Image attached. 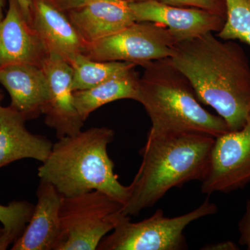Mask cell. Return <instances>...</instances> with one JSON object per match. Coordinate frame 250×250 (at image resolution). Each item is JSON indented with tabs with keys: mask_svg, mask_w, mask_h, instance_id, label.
I'll return each mask as SVG.
<instances>
[{
	"mask_svg": "<svg viewBox=\"0 0 250 250\" xmlns=\"http://www.w3.org/2000/svg\"><path fill=\"white\" fill-rule=\"evenodd\" d=\"M169 60L230 131L244 126L250 113V64L235 41L206 33L179 41Z\"/></svg>",
	"mask_w": 250,
	"mask_h": 250,
	"instance_id": "6da1fadb",
	"label": "cell"
},
{
	"mask_svg": "<svg viewBox=\"0 0 250 250\" xmlns=\"http://www.w3.org/2000/svg\"><path fill=\"white\" fill-rule=\"evenodd\" d=\"M215 138L193 132H161L149 129L140 155L141 166L129 184L123 214L137 216L169 190L191 181L202 182L208 173Z\"/></svg>",
	"mask_w": 250,
	"mask_h": 250,
	"instance_id": "7a4b0ae2",
	"label": "cell"
},
{
	"mask_svg": "<svg viewBox=\"0 0 250 250\" xmlns=\"http://www.w3.org/2000/svg\"><path fill=\"white\" fill-rule=\"evenodd\" d=\"M114 136L113 129L103 126L59 139L39 167V178L52 184L62 196L99 190L124 207L129 198V186L118 180L107 150Z\"/></svg>",
	"mask_w": 250,
	"mask_h": 250,
	"instance_id": "3957f363",
	"label": "cell"
},
{
	"mask_svg": "<svg viewBox=\"0 0 250 250\" xmlns=\"http://www.w3.org/2000/svg\"><path fill=\"white\" fill-rule=\"evenodd\" d=\"M136 101L150 118V129L161 132H193L217 138L230 131L223 118L202 106L190 82L169 58L144 65Z\"/></svg>",
	"mask_w": 250,
	"mask_h": 250,
	"instance_id": "277c9868",
	"label": "cell"
},
{
	"mask_svg": "<svg viewBox=\"0 0 250 250\" xmlns=\"http://www.w3.org/2000/svg\"><path fill=\"white\" fill-rule=\"evenodd\" d=\"M217 205L207 198L195 209L168 218L159 208L149 218L132 223L122 213L111 234L104 237L98 250H183L188 249L184 230L198 219L214 215Z\"/></svg>",
	"mask_w": 250,
	"mask_h": 250,
	"instance_id": "5b68a950",
	"label": "cell"
},
{
	"mask_svg": "<svg viewBox=\"0 0 250 250\" xmlns=\"http://www.w3.org/2000/svg\"><path fill=\"white\" fill-rule=\"evenodd\" d=\"M123 205L99 190L62 196L60 233L54 250H95L113 231Z\"/></svg>",
	"mask_w": 250,
	"mask_h": 250,
	"instance_id": "8992f818",
	"label": "cell"
},
{
	"mask_svg": "<svg viewBox=\"0 0 250 250\" xmlns=\"http://www.w3.org/2000/svg\"><path fill=\"white\" fill-rule=\"evenodd\" d=\"M178 38L165 26L135 22L121 31L85 45L83 55L97 62H124L143 67L170 58Z\"/></svg>",
	"mask_w": 250,
	"mask_h": 250,
	"instance_id": "52a82bcc",
	"label": "cell"
},
{
	"mask_svg": "<svg viewBox=\"0 0 250 250\" xmlns=\"http://www.w3.org/2000/svg\"><path fill=\"white\" fill-rule=\"evenodd\" d=\"M250 183V113L241 129L215 138L202 193H229Z\"/></svg>",
	"mask_w": 250,
	"mask_h": 250,
	"instance_id": "ba28073f",
	"label": "cell"
},
{
	"mask_svg": "<svg viewBox=\"0 0 250 250\" xmlns=\"http://www.w3.org/2000/svg\"><path fill=\"white\" fill-rule=\"evenodd\" d=\"M42 68L49 85L48 98L42 111L45 124L55 130L58 139L77 134L84 121L74 104L71 65L60 56L49 53Z\"/></svg>",
	"mask_w": 250,
	"mask_h": 250,
	"instance_id": "9c48e42d",
	"label": "cell"
},
{
	"mask_svg": "<svg viewBox=\"0 0 250 250\" xmlns=\"http://www.w3.org/2000/svg\"><path fill=\"white\" fill-rule=\"evenodd\" d=\"M135 22H151L165 26L179 41L191 39L223 29L226 18L205 10L179 7L159 0L129 1Z\"/></svg>",
	"mask_w": 250,
	"mask_h": 250,
	"instance_id": "30bf717a",
	"label": "cell"
},
{
	"mask_svg": "<svg viewBox=\"0 0 250 250\" xmlns=\"http://www.w3.org/2000/svg\"><path fill=\"white\" fill-rule=\"evenodd\" d=\"M9 9L0 22V69L14 64L42 67L48 55L39 36L24 18L17 0H8Z\"/></svg>",
	"mask_w": 250,
	"mask_h": 250,
	"instance_id": "8fae6325",
	"label": "cell"
},
{
	"mask_svg": "<svg viewBox=\"0 0 250 250\" xmlns=\"http://www.w3.org/2000/svg\"><path fill=\"white\" fill-rule=\"evenodd\" d=\"M29 24L48 53L57 54L69 62L84 52L86 43L67 14L49 0H32Z\"/></svg>",
	"mask_w": 250,
	"mask_h": 250,
	"instance_id": "7c38bea8",
	"label": "cell"
},
{
	"mask_svg": "<svg viewBox=\"0 0 250 250\" xmlns=\"http://www.w3.org/2000/svg\"><path fill=\"white\" fill-rule=\"evenodd\" d=\"M36 196L30 221L12 250H54L60 233L62 195L52 184L40 179Z\"/></svg>",
	"mask_w": 250,
	"mask_h": 250,
	"instance_id": "4fadbf2b",
	"label": "cell"
},
{
	"mask_svg": "<svg viewBox=\"0 0 250 250\" xmlns=\"http://www.w3.org/2000/svg\"><path fill=\"white\" fill-rule=\"evenodd\" d=\"M0 83L11 97L10 106L26 121L42 114L48 98L49 85L42 67L30 64H14L0 69Z\"/></svg>",
	"mask_w": 250,
	"mask_h": 250,
	"instance_id": "5bb4252c",
	"label": "cell"
},
{
	"mask_svg": "<svg viewBox=\"0 0 250 250\" xmlns=\"http://www.w3.org/2000/svg\"><path fill=\"white\" fill-rule=\"evenodd\" d=\"M66 14L86 44L113 35L135 22L126 0H95Z\"/></svg>",
	"mask_w": 250,
	"mask_h": 250,
	"instance_id": "9a60e30c",
	"label": "cell"
},
{
	"mask_svg": "<svg viewBox=\"0 0 250 250\" xmlns=\"http://www.w3.org/2000/svg\"><path fill=\"white\" fill-rule=\"evenodd\" d=\"M26 121L14 108L0 104V168L21 159L43 163L48 157L53 143L45 136L31 133Z\"/></svg>",
	"mask_w": 250,
	"mask_h": 250,
	"instance_id": "2e32d148",
	"label": "cell"
},
{
	"mask_svg": "<svg viewBox=\"0 0 250 250\" xmlns=\"http://www.w3.org/2000/svg\"><path fill=\"white\" fill-rule=\"evenodd\" d=\"M139 77L134 68L83 90L73 91L74 104L83 121L95 110L116 100H136Z\"/></svg>",
	"mask_w": 250,
	"mask_h": 250,
	"instance_id": "e0dca14e",
	"label": "cell"
},
{
	"mask_svg": "<svg viewBox=\"0 0 250 250\" xmlns=\"http://www.w3.org/2000/svg\"><path fill=\"white\" fill-rule=\"evenodd\" d=\"M69 63L73 70L72 82L73 91L93 88L136 66L129 62H97L88 59L83 54H77Z\"/></svg>",
	"mask_w": 250,
	"mask_h": 250,
	"instance_id": "ac0fdd59",
	"label": "cell"
},
{
	"mask_svg": "<svg viewBox=\"0 0 250 250\" xmlns=\"http://www.w3.org/2000/svg\"><path fill=\"white\" fill-rule=\"evenodd\" d=\"M34 205L27 201H16L9 205H0V223L3 232L0 235V250L7 249L24 232L30 221Z\"/></svg>",
	"mask_w": 250,
	"mask_h": 250,
	"instance_id": "d6986e66",
	"label": "cell"
},
{
	"mask_svg": "<svg viewBox=\"0 0 250 250\" xmlns=\"http://www.w3.org/2000/svg\"><path fill=\"white\" fill-rule=\"evenodd\" d=\"M226 21L216 35L224 40L240 41L250 45V0H225Z\"/></svg>",
	"mask_w": 250,
	"mask_h": 250,
	"instance_id": "ffe728a7",
	"label": "cell"
},
{
	"mask_svg": "<svg viewBox=\"0 0 250 250\" xmlns=\"http://www.w3.org/2000/svg\"><path fill=\"white\" fill-rule=\"evenodd\" d=\"M161 2L179 7L196 8L210 11L226 18L225 0H159Z\"/></svg>",
	"mask_w": 250,
	"mask_h": 250,
	"instance_id": "44dd1931",
	"label": "cell"
},
{
	"mask_svg": "<svg viewBox=\"0 0 250 250\" xmlns=\"http://www.w3.org/2000/svg\"><path fill=\"white\" fill-rule=\"evenodd\" d=\"M238 243L250 250V199L246 202V210L238 223Z\"/></svg>",
	"mask_w": 250,
	"mask_h": 250,
	"instance_id": "7402d4cb",
	"label": "cell"
},
{
	"mask_svg": "<svg viewBox=\"0 0 250 250\" xmlns=\"http://www.w3.org/2000/svg\"><path fill=\"white\" fill-rule=\"evenodd\" d=\"M49 1L56 7L66 14L69 11L82 7L90 1H95V0H49ZM112 1H115V0H112Z\"/></svg>",
	"mask_w": 250,
	"mask_h": 250,
	"instance_id": "603a6c76",
	"label": "cell"
},
{
	"mask_svg": "<svg viewBox=\"0 0 250 250\" xmlns=\"http://www.w3.org/2000/svg\"><path fill=\"white\" fill-rule=\"evenodd\" d=\"M202 250H238L239 247L236 243L231 241H221L213 244L207 245L202 248Z\"/></svg>",
	"mask_w": 250,
	"mask_h": 250,
	"instance_id": "cb8c5ba5",
	"label": "cell"
},
{
	"mask_svg": "<svg viewBox=\"0 0 250 250\" xmlns=\"http://www.w3.org/2000/svg\"><path fill=\"white\" fill-rule=\"evenodd\" d=\"M24 18L28 22L30 23L31 9L32 0H17Z\"/></svg>",
	"mask_w": 250,
	"mask_h": 250,
	"instance_id": "d4e9b609",
	"label": "cell"
},
{
	"mask_svg": "<svg viewBox=\"0 0 250 250\" xmlns=\"http://www.w3.org/2000/svg\"><path fill=\"white\" fill-rule=\"evenodd\" d=\"M6 6V0H0V22L4 18V9Z\"/></svg>",
	"mask_w": 250,
	"mask_h": 250,
	"instance_id": "484cf974",
	"label": "cell"
},
{
	"mask_svg": "<svg viewBox=\"0 0 250 250\" xmlns=\"http://www.w3.org/2000/svg\"><path fill=\"white\" fill-rule=\"evenodd\" d=\"M3 99H4V94H3L2 91L0 90V103L2 101Z\"/></svg>",
	"mask_w": 250,
	"mask_h": 250,
	"instance_id": "4316f807",
	"label": "cell"
},
{
	"mask_svg": "<svg viewBox=\"0 0 250 250\" xmlns=\"http://www.w3.org/2000/svg\"><path fill=\"white\" fill-rule=\"evenodd\" d=\"M127 1H144V0H126Z\"/></svg>",
	"mask_w": 250,
	"mask_h": 250,
	"instance_id": "83f0119b",
	"label": "cell"
},
{
	"mask_svg": "<svg viewBox=\"0 0 250 250\" xmlns=\"http://www.w3.org/2000/svg\"><path fill=\"white\" fill-rule=\"evenodd\" d=\"M2 232H3V228H0V235H1V233H2Z\"/></svg>",
	"mask_w": 250,
	"mask_h": 250,
	"instance_id": "f1b7e54d",
	"label": "cell"
}]
</instances>
